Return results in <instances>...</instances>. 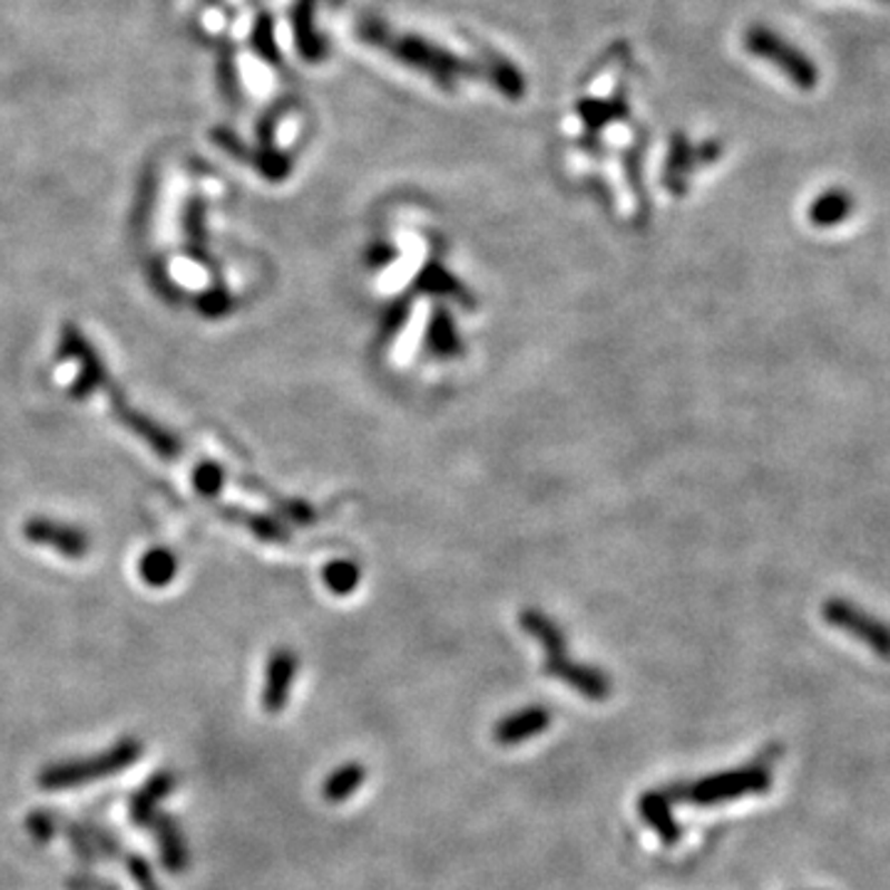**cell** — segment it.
I'll return each instance as SVG.
<instances>
[{
    "label": "cell",
    "instance_id": "20",
    "mask_svg": "<svg viewBox=\"0 0 890 890\" xmlns=\"http://www.w3.org/2000/svg\"><path fill=\"white\" fill-rule=\"evenodd\" d=\"M359 579H362V574H359V567L352 565V561H332L324 569V584L336 596H346L349 591H354Z\"/></svg>",
    "mask_w": 890,
    "mask_h": 890
},
{
    "label": "cell",
    "instance_id": "6",
    "mask_svg": "<svg viewBox=\"0 0 890 890\" xmlns=\"http://www.w3.org/2000/svg\"><path fill=\"white\" fill-rule=\"evenodd\" d=\"M26 537L30 539V542H36V545H45V547L58 549L60 555L70 557V559L85 557L87 549H89V539H87V535L82 532V529H75L70 525L45 520V517H38V520H30L26 525Z\"/></svg>",
    "mask_w": 890,
    "mask_h": 890
},
{
    "label": "cell",
    "instance_id": "2",
    "mask_svg": "<svg viewBox=\"0 0 890 890\" xmlns=\"http://www.w3.org/2000/svg\"><path fill=\"white\" fill-rule=\"evenodd\" d=\"M745 50L754 58L764 60L776 67L786 80H790L802 92H811L819 85V67L804 50H799L794 42L786 40L780 32L767 26H752L742 38Z\"/></svg>",
    "mask_w": 890,
    "mask_h": 890
},
{
    "label": "cell",
    "instance_id": "30",
    "mask_svg": "<svg viewBox=\"0 0 890 890\" xmlns=\"http://www.w3.org/2000/svg\"><path fill=\"white\" fill-rule=\"evenodd\" d=\"M403 322H405V304H401V307H393V310L387 314L384 332H387V334H391V332L401 330V324H403Z\"/></svg>",
    "mask_w": 890,
    "mask_h": 890
},
{
    "label": "cell",
    "instance_id": "3",
    "mask_svg": "<svg viewBox=\"0 0 890 890\" xmlns=\"http://www.w3.org/2000/svg\"><path fill=\"white\" fill-rule=\"evenodd\" d=\"M139 757H141L139 742L124 740V742H119V745L111 747L109 752L97 754V757L55 764V767L45 770L40 774L38 782L45 786V790H67V786L105 780V776L127 770L129 764H134Z\"/></svg>",
    "mask_w": 890,
    "mask_h": 890
},
{
    "label": "cell",
    "instance_id": "25",
    "mask_svg": "<svg viewBox=\"0 0 890 890\" xmlns=\"http://www.w3.org/2000/svg\"><path fill=\"white\" fill-rule=\"evenodd\" d=\"M257 166H261V172L270 178V182H283L290 172L287 156H283L275 149H265L261 154V159H257Z\"/></svg>",
    "mask_w": 890,
    "mask_h": 890
},
{
    "label": "cell",
    "instance_id": "26",
    "mask_svg": "<svg viewBox=\"0 0 890 890\" xmlns=\"http://www.w3.org/2000/svg\"><path fill=\"white\" fill-rule=\"evenodd\" d=\"M231 307V297L225 295V292H211V295H206V300H201V310L206 312V314H223L225 310Z\"/></svg>",
    "mask_w": 890,
    "mask_h": 890
},
{
    "label": "cell",
    "instance_id": "24",
    "mask_svg": "<svg viewBox=\"0 0 890 890\" xmlns=\"http://www.w3.org/2000/svg\"><path fill=\"white\" fill-rule=\"evenodd\" d=\"M223 468L213 466V463H203L201 468H196V476L194 482L201 495H206V498H213V495H218L223 488Z\"/></svg>",
    "mask_w": 890,
    "mask_h": 890
},
{
    "label": "cell",
    "instance_id": "19",
    "mask_svg": "<svg viewBox=\"0 0 890 890\" xmlns=\"http://www.w3.org/2000/svg\"><path fill=\"white\" fill-rule=\"evenodd\" d=\"M124 419H127V423L134 428V431H137L139 436H144L146 441H149L156 450H162V453H166V458H172L176 453L178 443L166 431H162V428L156 426V423L141 419L139 413H127Z\"/></svg>",
    "mask_w": 890,
    "mask_h": 890
},
{
    "label": "cell",
    "instance_id": "11",
    "mask_svg": "<svg viewBox=\"0 0 890 890\" xmlns=\"http://www.w3.org/2000/svg\"><path fill=\"white\" fill-rule=\"evenodd\" d=\"M638 814L653 831L658 833V839L666 843V847H673V843H678L683 839V829L678 827V821H675V816H673V806H671L668 794L646 792L638 799Z\"/></svg>",
    "mask_w": 890,
    "mask_h": 890
},
{
    "label": "cell",
    "instance_id": "18",
    "mask_svg": "<svg viewBox=\"0 0 890 890\" xmlns=\"http://www.w3.org/2000/svg\"><path fill=\"white\" fill-rule=\"evenodd\" d=\"M428 344H431L433 352L443 354V356L456 354L458 349H460L458 332H456L453 322L448 320V314H446V312H438V317L433 320L431 332H428Z\"/></svg>",
    "mask_w": 890,
    "mask_h": 890
},
{
    "label": "cell",
    "instance_id": "21",
    "mask_svg": "<svg viewBox=\"0 0 890 890\" xmlns=\"http://www.w3.org/2000/svg\"><path fill=\"white\" fill-rule=\"evenodd\" d=\"M490 80H492V85H498V89H500L502 95L512 97V99L522 97V92H525V77H522V72L517 70L515 65L505 62V60H495V62L490 65Z\"/></svg>",
    "mask_w": 890,
    "mask_h": 890
},
{
    "label": "cell",
    "instance_id": "1",
    "mask_svg": "<svg viewBox=\"0 0 890 890\" xmlns=\"http://www.w3.org/2000/svg\"><path fill=\"white\" fill-rule=\"evenodd\" d=\"M782 757V747L772 745L767 750H762V754L752 764L735 772L705 776V780L695 784H678L671 786L668 799L673 802H691V804H723L732 802V799H742L750 794H764L774 784L772 774V762Z\"/></svg>",
    "mask_w": 890,
    "mask_h": 890
},
{
    "label": "cell",
    "instance_id": "28",
    "mask_svg": "<svg viewBox=\"0 0 890 890\" xmlns=\"http://www.w3.org/2000/svg\"><path fill=\"white\" fill-rule=\"evenodd\" d=\"M393 261V251L389 245H384V243H376L374 247H371V251L366 253V263L371 265V267H384V265H389Z\"/></svg>",
    "mask_w": 890,
    "mask_h": 890
},
{
    "label": "cell",
    "instance_id": "13",
    "mask_svg": "<svg viewBox=\"0 0 890 890\" xmlns=\"http://www.w3.org/2000/svg\"><path fill=\"white\" fill-rule=\"evenodd\" d=\"M557 681L567 683L569 688L587 697V701L602 703L612 695V681H608L599 668L584 666V663H569V666L557 675Z\"/></svg>",
    "mask_w": 890,
    "mask_h": 890
},
{
    "label": "cell",
    "instance_id": "10",
    "mask_svg": "<svg viewBox=\"0 0 890 890\" xmlns=\"http://www.w3.org/2000/svg\"><path fill=\"white\" fill-rule=\"evenodd\" d=\"M314 6L317 0H297L292 8V36H295V48L307 62H322L326 55V40L314 22Z\"/></svg>",
    "mask_w": 890,
    "mask_h": 890
},
{
    "label": "cell",
    "instance_id": "7",
    "mask_svg": "<svg viewBox=\"0 0 890 890\" xmlns=\"http://www.w3.org/2000/svg\"><path fill=\"white\" fill-rule=\"evenodd\" d=\"M549 725H551L549 710L542 705H532V707L520 710V713L502 717L500 723L495 725L492 737H495V742H500V745L512 747V745H520V742H525V740L542 735Z\"/></svg>",
    "mask_w": 890,
    "mask_h": 890
},
{
    "label": "cell",
    "instance_id": "23",
    "mask_svg": "<svg viewBox=\"0 0 890 890\" xmlns=\"http://www.w3.org/2000/svg\"><path fill=\"white\" fill-rule=\"evenodd\" d=\"M421 287L438 292V295H441V292H446V295H453V292H456V295H463V290H460L458 280L450 277L446 270L438 267V265H431L421 275Z\"/></svg>",
    "mask_w": 890,
    "mask_h": 890
},
{
    "label": "cell",
    "instance_id": "15",
    "mask_svg": "<svg viewBox=\"0 0 890 890\" xmlns=\"http://www.w3.org/2000/svg\"><path fill=\"white\" fill-rule=\"evenodd\" d=\"M364 780H366V770L362 767V764L349 762V764H344V767L334 770L330 776H326L322 794L326 802H332V804L344 802V799L356 794V790L364 784Z\"/></svg>",
    "mask_w": 890,
    "mask_h": 890
},
{
    "label": "cell",
    "instance_id": "12",
    "mask_svg": "<svg viewBox=\"0 0 890 890\" xmlns=\"http://www.w3.org/2000/svg\"><path fill=\"white\" fill-rule=\"evenodd\" d=\"M853 211H855V198L847 188H827L811 201V206L806 208V218L811 225H816V228H833V225L849 221Z\"/></svg>",
    "mask_w": 890,
    "mask_h": 890
},
{
    "label": "cell",
    "instance_id": "8",
    "mask_svg": "<svg viewBox=\"0 0 890 890\" xmlns=\"http://www.w3.org/2000/svg\"><path fill=\"white\" fill-rule=\"evenodd\" d=\"M520 624L527 630L529 636H532L539 646L545 651V673L555 671L561 663H567V638L561 634V628L551 622L549 616H545L542 612H537V608H527L520 616Z\"/></svg>",
    "mask_w": 890,
    "mask_h": 890
},
{
    "label": "cell",
    "instance_id": "22",
    "mask_svg": "<svg viewBox=\"0 0 890 890\" xmlns=\"http://www.w3.org/2000/svg\"><path fill=\"white\" fill-rule=\"evenodd\" d=\"M253 48L261 52L267 62L273 65L280 62V50L273 42V20H270V16H261V20H257L253 32Z\"/></svg>",
    "mask_w": 890,
    "mask_h": 890
},
{
    "label": "cell",
    "instance_id": "4",
    "mask_svg": "<svg viewBox=\"0 0 890 890\" xmlns=\"http://www.w3.org/2000/svg\"><path fill=\"white\" fill-rule=\"evenodd\" d=\"M376 42L387 45V48L393 52V58H399V62L409 65V67H413V70H419L428 77H433V82H438L441 87H453L460 77L470 75V70H472V67L463 58L450 55L448 50L426 42L423 38H413V36L393 38V40L379 38Z\"/></svg>",
    "mask_w": 890,
    "mask_h": 890
},
{
    "label": "cell",
    "instance_id": "29",
    "mask_svg": "<svg viewBox=\"0 0 890 890\" xmlns=\"http://www.w3.org/2000/svg\"><path fill=\"white\" fill-rule=\"evenodd\" d=\"M30 829H32V833H36V839H50V833H52V819H50V814H45V811H40V814H36L30 819Z\"/></svg>",
    "mask_w": 890,
    "mask_h": 890
},
{
    "label": "cell",
    "instance_id": "14",
    "mask_svg": "<svg viewBox=\"0 0 890 890\" xmlns=\"http://www.w3.org/2000/svg\"><path fill=\"white\" fill-rule=\"evenodd\" d=\"M174 776L172 774H156L149 784L144 786L139 794H134L131 799V819L134 824H149L151 816L156 814V802L174 790Z\"/></svg>",
    "mask_w": 890,
    "mask_h": 890
},
{
    "label": "cell",
    "instance_id": "9",
    "mask_svg": "<svg viewBox=\"0 0 890 890\" xmlns=\"http://www.w3.org/2000/svg\"><path fill=\"white\" fill-rule=\"evenodd\" d=\"M300 661L295 653L290 648H280L273 653V658L267 663V675H265V693H263V705L267 713H280L285 707L290 685L295 681Z\"/></svg>",
    "mask_w": 890,
    "mask_h": 890
},
{
    "label": "cell",
    "instance_id": "27",
    "mask_svg": "<svg viewBox=\"0 0 890 890\" xmlns=\"http://www.w3.org/2000/svg\"><path fill=\"white\" fill-rule=\"evenodd\" d=\"M131 876H134V881L141 886V890H156V881H154V876L149 871V865H146V861L134 859L131 861Z\"/></svg>",
    "mask_w": 890,
    "mask_h": 890
},
{
    "label": "cell",
    "instance_id": "16",
    "mask_svg": "<svg viewBox=\"0 0 890 890\" xmlns=\"http://www.w3.org/2000/svg\"><path fill=\"white\" fill-rule=\"evenodd\" d=\"M176 569L178 561L168 549H149L141 557L139 565L141 579L149 584V587H166V584H172L176 577Z\"/></svg>",
    "mask_w": 890,
    "mask_h": 890
},
{
    "label": "cell",
    "instance_id": "17",
    "mask_svg": "<svg viewBox=\"0 0 890 890\" xmlns=\"http://www.w3.org/2000/svg\"><path fill=\"white\" fill-rule=\"evenodd\" d=\"M159 839H162V855H164V863L172 869L174 873H178L186 865V843L182 839V833L174 827L172 819H159Z\"/></svg>",
    "mask_w": 890,
    "mask_h": 890
},
{
    "label": "cell",
    "instance_id": "31",
    "mask_svg": "<svg viewBox=\"0 0 890 890\" xmlns=\"http://www.w3.org/2000/svg\"><path fill=\"white\" fill-rule=\"evenodd\" d=\"M881 3H890V0H881Z\"/></svg>",
    "mask_w": 890,
    "mask_h": 890
},
{
    "label": "cell",
    "instance_id": "5",
    "mask_svg": "<svg viewBox=\"0 0 890 890\" xmlns=\"http://www.w3.org/2000/svg\"><path fill=\"white\" fill-rule=\"evenodd\" d=\"M821 616L824 622L841 628L843 634L861 640L863 646H869L876 656L890 661V626L873 614L863 612L861 606L847 599H829L821 606Z\"/></svg>",
    "mask_w": 890,
    "mask_h": 890
}]
</instances>
